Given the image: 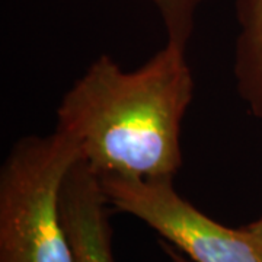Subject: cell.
<instances>
[{"label":"cell","instance_id":"cell-1","mask_svg":"<svg viewBox=\"0 0 262 262\" xmlns=\"http://www.w3.org/2000/svg\"><path fill=\"white\" fill-rule=\"evenodd\" d=\"M185 50L166 41L136 70L102 54L63 95L57 128L99 177L173 178L182 168V122L195 88Z\"/></svg>","mask_w":262,"mask_h":262},{"label":"cell","instance_id":"cell-2","mask_svg":"<svg viewBox=\"0 0 262 262\" xmlns=\"http://www.w3.org/2000/svg\"><path fill=\"white\" fill-rule=\"evenodd\" d=\"M79 160L75 140L57 127L13 144L0 169V262H75L60 196Z\"/></svg>","mask_w":262,"mask_h":262},{"label":"cell","instance_id":"cell-3","mask_svg":"<svg viewBox=\"0 0 262 262\" xmlns=\"http://www.w3.org/2000/svg\"><path fill=\"white\" fill-rule=\"evenodd\" d=\"M99 181L110 206L137 217L192 262H262L259 236L201 213L175 191L173 178L101 175Z\"/></svg>","mask_w":262,"mask_h":262},{"label":"cell","instance_id":"cell-4","mask_svg":"<svg viewBox=\"0 0 262 262\" xmlns=\"http://www.w3.org/2000/svg\"><path fill=\"white\" fill-rule=\"evenodd\" d=\"M60 206L75 262H117L108 200L98 173L82 160L66 177Z\"/></svg>","mask_w":262,"mask_h":262},{"label":"cell","instance_id":"cell-5","mask_svg":"<svg viewBox=\"0 0 262 262\" xmlns=\"http://www.w3.org/2000/svg\"><path fill=\"white\" fill-rule=\"evenodd\" d=\"M233 75L241 99L262 121V0H236Z\"/></svg>","mask_w":262,"mask_h":262},{"label":"cell","instance_id":"cell-6","mask_svg":"<svg viewBox=\"0 0 262 262\" xmlns=\"http://www.w3.org/2000/svg\"><path fill=\"white\" fill-rule=\"evenodd\" d=\"M158 10L168 42L187 48L195 28L196 13L206 0H149Z\"/></svg>","mask_w":262,"mask_h":262},{"label":"cell","instance_id":"cell-7","mask_svg":"<svg viewBox=\"0 0 262 262\" xmlns=\"http://www.w3.org/2000/svg\"><path fill=\"white\" fill-rule=\"evenodd\" d=\"M159 245L160 248H162V251L168 255V258L170 259V262H192L188 256H185L181 251H178L175 246H172L170 244H168L166 241L160 239Z\"/></svg>","mask_w":262,"mask_h":262},{"label":"cell","instance_id":"cell-8","mask_svg":"<svg viewBox=\"0 0 262 262\" xmlns=\"http://www.w3.org/2000/svg\"><path fill=\"white\" fill-rule=\"evenodd\" d=\"M246 227L262 239V217L261 219H258L256 222H252V223L246 225Z\"/></svg>","mask_w":262,"mask_h":262}]
</instances>
